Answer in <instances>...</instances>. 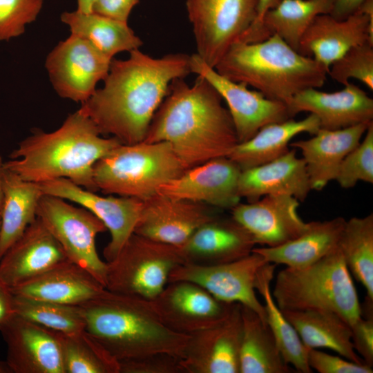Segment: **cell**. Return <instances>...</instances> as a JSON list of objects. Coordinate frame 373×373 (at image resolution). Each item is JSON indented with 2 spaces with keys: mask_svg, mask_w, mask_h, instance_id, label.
Returning a JSON list of instances; mask_svg holds the SVG:
<instances>
[{
  "mask_svg": "<svg viewBox=\"0 0 373 373\" xmlns=\"http://www.w3.org/2000/svg\"><path fill=\"white\" fill-rule=\"evenodd\" d=\"M37 217L59 243L68 259L84 268L104 287L106 262L96 248L97 236L107 230L104 223L84 207H76L61 198L43 194Z\"/></svg>",
  "mask_w": 373,
  "mask_h": 373,
  "instance_id": "10",
  "label": "cell"
},
{
  "mask_svg": "<svg viewBox=\"0 0 373 373\" xmlns=\"http://www.w3.org/2000/svg\"><path fill=\"white\" fill-rule=\"evenodd\" d=\"M151 302L166 327L187 336L220 323L236 303L219 300L199 285L186 280L168 283Z\"/></svg>",
  "mask_w": 373,
  "mask_h": 373,
  "instance_id": "15",
  "label": "cell"
},
{
  "mask_svg": "<svg viewBox=\"0 0 373 373\" xmlns=\"http://www.w3.org/2000/svg\"><path fill=\"white\" fill-rule=\"evenodd\" d=\"M328 75L343 86L354 78L373 90V44L367 41L350 48L332 63Z\"/></svg>",
  "mask_w": 373,
  "mask_h": 373,
  "instance_id": "40",
  "label": "cell"
},
{
  "mask_svg": "<svg viewBox=\"0 0 373 373\" xmlns=\"http://www.w3.org/2000/svg\"><path fill=\"white\" fill-rule=\"evenodd\" d=\"M338 247L350 274L373 300V214L346 220Z\"/></svg>",
  "mask_w": 373,
  "mask_h": 373,
  "instance_id": "36",
  "label": "cell"
},
{
  "mask_svg": "<svg viewBox=\"0 0 373 373\" xmlns=\"http://www.w3.org/2000/svg\"><path fill=\"white\" fill-rule=\"evenodd\" d=\"M222 210L156 193L144 201L134 233L181 247L202 225L217 218Z\"/></svg>",
  "mask_w": 373,
  "mask_h": 373,
  "instance_id": "18",
  "label": "cell"
},
{
  "mask_svg": "<svg viewBox=\"0 0 373 373\" xmlns=\"http://www.w3.org/2000/svg\"><path fill=\"white\" fill-rule=\"evenodd\" d=\"M186 169L169 143L119 144L98 160L93 179L104 194L146 200Z\"/></svg>",
  "mask_w": 373,
  "mask_h": 373,
  "instance_id": "7",
  "label": "cell"
},
{
  "mask_svg": "<svg viewBox=\"0 0 373 373\" xmlns=\"http://www.w3.org/2000/svg\"><path fill=\"white\" fill-rule=\"evenodd\" d=\"M67 260L59 243L37 217L0 258V278L12 288Z\"/></svg>",
  "mask_w": 373,
  "mask_h": 373,
  "instance_id": "23",
  "label": "cell"
},
{
  "mask_svg": "<svg viewBox=\"0 0 373 373\" xmlns=\"http://www.w3.org/2000/svg\"><path fill=\"white\" fill-rule=\"evenodd\" d=\"M44 0H0V41L21 35L26 26L35 21Z\"/></svg>",
  "mask_w": 373,
  "mask_h": 373,
  "instance_id": "41",
  "label": "cell"
},
{
  "mask_svg": "<svg viewBox=\"0 0 373 373\" xmlns=\"http://www.w3.org/2000/svg\"><path fill=\"white\" fill-rule=\"evenodd\" d=\"M354 349L363 363L373 365V318L361 316L351 326Z\"/></svg>",
  "mask_w": 373,
  "mask_h": 373,
  "instance_id": "44",
  "label": "cell"
},
{
  "mask_svg": "<svg viewBox=\"0 0 373 373\" xmlns=\"http://www.w3.org/2000/svg\"><path fill=\"white\" fill-rule=\"evenodd\" d=\"M282 0H258L257 17L246 34L242 42H258L262 41V23L265 14L278 6Z\"/></svg>",
  "mask_w": 373,
  "mask_h": 373,
  "instance_id": "46",
  "label": "cell"
},
{
  "mask_svg": "<svg viewBox=\"0 0 373 373\" xmlns=\"http://www.w3.org/2000/svg\"><path fill=\"white\" fill-rule=\"evenodd\" d=\"M191 73L205 79L227 105L238 143L252 137L262 126L291 118L287 105L270 99L244 83L236 82L218 73L196 54L190 56Z\"/></svg>",
  "mask_w": 373,
  "mask_h": 373,
  "instance_id": "12",
  "label": "cell"
},
{
  "mask_svg": "<svg viewBox=\"0 0 373 373\" xmlns=\"http://www.w3.org/2000/svg\"><path fill=\"white\" fill-rule=\"evenodd\" d=\"M241 316L240 373L291 372L267 324L256 312L242 305Z\"/></svg>",
  "mask_w": 373,
  "mask_h": 373,
  "instance_id": "32",
  "label": "cell"
},
{
  "mask_svg": "<svg viewBox=\"0 0 373 373\" xmlns=\"http://www.w3.org/2000/svg\"><path fill=\"white\" fill-rule=\"evenodd\" d=\"M111 60L87 39L71 34L48 55L45 66L56 93L82 104L107 76Z\"/></svg>",
  "mask_w": 373,
  "mask_h": 373,
  "instance_id": "11",
  "label": "cell"
},
{
  "mask_svg": "<svg viewBox=\"0 0 373 373\" xmlns=\"http://www.w3.org/2000/svg\"><path fill=\"white\" fill-rule=\"evenodd\" d=\"M214 68L230 80L285 104L305 89L322 87L329 71L276 34L262 41L233 44Z\"/></svg>",
  "mask_w": 373,
  "mask_h": 373,
  "instance_id": "5",
  "label": "cell"
},
{
  "mask_svg": "<svg viewBox=\"0 0 373 373\" xmlns=\"http://www.w3.org/2000/svg\"><path fill=\"white\" fill-rule=\"evenodd\" d=\"M367 41L373 44V0L344 19L317 16L302 36L298 52L329 69L350 48Z\"/></svg>",
  "mask_w": 373,
  "mask_h": 373,
  "instance_id": "17",
  "label": "cell"
},
{
  "mask_svg": "<svg viewBox=\"0 0 373 373\" xmlns=\"http://www.w3.org/2000/svg\"><path fill=\"white\" fill-rule=\"evenodd\" d=\"M256 242L249 232L231 216L202 225L180 247L184 264L213 266L249 255Z\"/></svg>",
  "mask_w": 373,
  "mask_h": 373,
  "instance_id": "24",
  "label": "cell"
},
{
  "mask_svg": "<svg viewBox=\"0 0 373 373\" xmlns=\"http://www.w3.org/2000/svg\"><path fill=\"white\" fill-rule=\"evenodd\" d=\"M10 372L64 373L55 331L14 314L1 329Z\"/></svg>",
  "mask_w": 373,
  "mask_h": 373,
  "instance_id": "20",
  "label": "cell"
},
{
  "mask_svg": "<svg viewBox=\"0 0 373 373\" xmlns=\"http://www.w3.org/2000/svg\"><path fill=\"white\" fill-rule=\"evenodd\" d=\"M10 288L0 278V330L15 314Z\"/></svg>",
  "mask_w": 373,
  "mask_h": 373,
  "instance_id": "47",
  "label": "cell"
},
{
  "mask_svg": "<svg viewBox=\"0 0 373 373\" xmlns=\"http://www.w3.org/2000/svg\"><path fill=\"white\" fill-rule=\"evenodd\" d=\"M368 0H335L329 15L337 19H344L358 11Z\"/></svg>",
  "mask_w": 373,
  "mask_h": 373,
  "instance_id": "48",
  "label": "cell"
},
{
  "mask_svg": "<svg viewBox=\"0 0 373 373\" xmlns=\"http://www.w3.org/2000/svg\"><path fill=\"white\" fill-rule=\"evenodd\" d=\"M61 20L68 26L72 35L87 39L111 59L121 52L140 49L143 44L127 21L93 12H64Z\"/></svg>",
  "mask_w": 373,
  "mask_h": 373,
  "instance_id": "33",
  "label": "cell"
},
{
  "mask_svg": "<svg viewBox=\"0 0 373 373\" xmlns=\"http://www.w3.org/2000/svg\"><path fill=\"white\" fill-rule=\"evenodd\" d=\"M1 187L0 258L36 220L38 202L43 195L37 183L23 180L3 166Z\"/></svg>",
  "mask_w": 373,
  "mask_h": 373,
  "instance_id": "31",
  "label": "cell"
},
{
  "mask_svg": "<svg viewBox=\"0 0 373 373\" xmlns=\"http://www.w3.org/2000/svg\"><path fill=\"white\" fill-rule=\"evenodd\" d=\"M258 0H186L197 52L215 68L257 17Z\"/></svg>",
  "mask_w": 373,
  "mask_h": 373,
  "instance_id": "9",
  "label": "cell"
},
{
  "mask_svg": "<svg viewBox=\"0 0 373 373\" xmlns=\"http://www.w3.org/2000/svg\"><path fill=\"white\" fill-rule=\"evenodd\" d=\"M241 305L220 323L189 336L181 358L184 373H240Z\"/></svg>",
  "mask_w": 373,
  "mask_h": 373,
  "instance_id": "19",
  "label": "cell"
},
{
  "mask_svg": "<svg viewBox=\"0 0 373 373\" xmlns=\"http://www.w3.org/2000/svg\"><path fill=\"white\" fill-rule=\"evenodd\" d=\"M276 265L267 262L258 270L255 282V289L264 299L266 323L271 331L285 361L291 365L299 372L310 373L312 369L307 363L309 350L299 335L287 320L276 305L271 291Z\"/></svg>",
  "mask_w": 373,
  "mask_h": 373,
  "instance_id": "34",
  "label": "cell"
},
{
  "mask_svg": "<svg viewBox=\"0 0 373 373\" xmlns=\"http://www.w3.org/2000/svg\"><path fill=\"white\" fill-rule=\"evenodd\" d=\"M335 180L343 189L352 188L358 181L373 183V122L363 140L343 160Z\"/></svg>",
  "mask_w": 373,
  "mask_h": 373,
  "instance_id": "39",
  "label": "cell"
},
{
  "mask_svg": "<svg viewBox=\"0 0 373 373\" xmlns=\"http://www.w3.org/2000/svg\"><path fill=\"white\" fill-rule=\"evenodd\" d=\"M267 262L262 255L252 251L244 258L222 265L182 264L171 271L169 283H195L219 300L239 303L251 309L266 323L265 309L256 294L255 282L258 270Z\"/></svg>",
  "mask_w": 373,
  "mask_h": 373,
  "instance_id": "13",
  "label": "cell"
},
{
  "mask_svg": "<svg viewBox=\"0 0 373 373\" xmlns=\"http://www.w3.org/2000/svg\"><path fill=\"white\" fill-rule=\"evenodd\" d=\"M182 264L179 247L133 233L106 262L105 288L152 300L168 284L171 271Z\"/></svg>",
  "mask_w": 373,
  "mask_h": 373,
  "instance_id": "8",
  "label": "cell"
},
{
  "mask_svg": "<svg viewBox=\"0 0 373 373\" xmlns=\"http://www.w3.org/2000/svg\"><path fill=\"white\" fill-rule=\"evenodd\" d=\"M64 373H119L117 360L86 329L56 332Z\"/></svg>",
  "mask_w": 373,
  "mask_h": 373,
  "instance_id": "37",
  "label": "cell"
},
{
  "mask_svg": "<svg viewBox=\"0 0 373 373\" xmlns=\"http://www.w3.org/2000/svg\"><path fill=\"white\" fill-rule=\"evenodd\" d=\"M0 228H1V215H0Z\"/></svg>",
  "mask_w": 373,
  "mask_h": 373,
  "instance_id": "52",
  "label": "cell"
},
{
  "mask_svg": "<svg viewBox=\"0 0 373 373\" xmlns=\"http://www.w3.org/2000/svg\"><path fill=\"white\" fill-rule=\"evenodd\" d=\"M307 363L310 368L320 373H372V368L317 349H309Z\"/></svg>",
  "mask_w": 373,
  "mask_h": 373,
  "instance_id": "43",
  "label": "cell"
},
{
  "mask_svg": "<svg viewBox=\"0 0 373 373\" xmlns=\"http://www.w3.org/2000/svg\"><path fill=\"white\" fill-rule=\"evenodd\" d=\"M79 307L85 329L119 365L156 354L183 355L189 336L166 327L151 300L105 288Z\"/></svg>",
  "mask_w": 373,
  "mask_h": 373,
  "instance_id": "4",
  "label": "cell"
},
{
  "mask_svg": "<svg viewBox=\"0 0 373 373\" xmlns=\"http://www.w3.org/2000/svg\"><path fill=\"white\" fill-rule=\"evenodd\" d=\"M289 149L279 157L241 171L238 193L247 202L271 194H284L303 202L312 190L305 164Z\"/></svg>",
  "mask_w": 373,
  "mask_h": 373,
  "instance_id": "26",
  "label": "cell"
},
{
  "mask_svg": "<svg viewBox=\"0 0 373 373\" xmlns=\"http://www.w3.org/2000/svg\"><path fill=\"white\" fill-rule=\"evenodd\" d=\"M190 60L182 53L155 58L140 49L129 52L126 59H113L104 86L78 110L101 135L123 144L143 142L171 82L191 73Z\"/></svg>",
  "mask_w": 373,
  "mask_h": 373,
  "instance_id": "1",
  "label": "cell"
},
{
  "mask_svg": "<svg viewBox=\"0 0 373 373\" xmlns=\"http://www.w3.org/2000/svg\"><path fill=\"white\" fill-rule=\"evenodd\" d=\"M96 0H77V10L83 13H90Z\"/></svg>",
  "mask_w": 373,
  "mask_h": 373,
  "instance_id": "49",
  "label": "cell"
},
{
  "mask_svg": "<svg viewBox=\"0 0 373 373\" xmlns=\"http://www.w3.org/2000/svg\"><path fill=\"white\" fill-rule=\"evenodd\" d=\"M299 204L291 195H267L254 202L238 203L231 210V216L249 232L256 244L274 247L307 229L309 222L299 216Z\"/></svg>",
  "mask_w": 373,
  "mask_h": 373,
  "instance_id": "21",
  "label": "cell"
},
{
  "mask_svg": "<svg viewBox=\"0 0 373 373\" xmlns=\"http://www.w3.org/2000/svg\"><path fill=\"white\" fill-rule=\"evenodd\" d=\"M119 373H184L181 358L156 354L119 364Z\"/></svg>",
  "mask_w": 373,
  "mask_h": 373,
  "instance_id": "42",
  "label": "cell"
},
{
  "mask_svg": "<svg viewBox=\"0 0 373 373\" xmlns=\"http://www.w3.org/2000/svg\"><path fill=\"white\" fill-rule=\"evenodd\" d=\"M104 289L87 270L67 260L10 290L14 295L79 305Z\"/></svg>",
  "mask_w": 373,
  "mask_h": 373,
  "instance_id": "27",
  "label": "cell"
},
{
  "mask_svg": "<svg viewBox=\"0 0 373 373\" xmlns=\"http://www.w3.org/2000/svg\"><path fill=\"white\" fill-rule=\"evenodd\" d=\"M316 115L310 113L305 118H292L262 126L252 137L239 142L227 156L241 170L256 166L284 155L289 151L291 140L297 135L307 133L314 135L319 129Z\"/></svg>",
  "mask_w": 373,
  "mask_h": 373,
  "instance_id": "29",
  "label": "cell"
},
{
  "mask_svg": "<svg viewBox=\"0 0 373 373\" xmlns=\"http://www.w3.org/2000/svg\"><path fill=\"white\" fill-rule=\"evenodd\" d=\"M37 184L43 194L77 203L104 223L111 234V240L103 251L106 262L117 256L134 233L143 207V200L115 195L102 196L66 178Z\"/></svg>",
  "mask_w": 373,
  "mask_h": 373,
  "instance_id": "14",
  "label": "cell"
},
{
  "mask_svg": "<svg viewBox=\"0 0 373 373\" xmlns=\"http://www.w3.org/2000/svg\"><path fill=\"white\" fill-rule=\"evenodd\" d=\"M184 78L171 82L155 113L144 142H165L186 169L227 157L238 143L222 99L203 77L191 86Z\"/></svg>",
  "mask_w": 373,
  "mask_h": 373,
  "instance_id": "2",
  "label": "cell"
},
{
  "mask_svg": "<svg viewBox=\"0 0 373 373\" xmlns=\"http://www.w3.org/2000/svg\"><path fill=\"white\" fill-rule=\"evenodd\" d=\"M286 105L291 118L301 112L316 115L323 129L337 130L373 121V99L350 82L333 93L305 89Z\"/></svg>",
  "mask_w": 373,
  "mask_h": 373,
  "instance_id": "22",
  "label": "cell"
},
{
  "mask_svg": "<svg viewBox=\"0 0 373 373\" xmlns=\"http://www.w3.org/2000/svg\"><path fill=\"white\" fill-rule=\"evenodd\" d=\"M138 1L139 0H96L92 12L127 21L132 9Z\"/></svg>",
  "mask_w": 373,
  "mask_h": 373,
  "instance_id": "45",
  "label": "cell"
},
{
  "mask_svg": "<svg viewBox=\"0 0 373 373\" xmlns=\"http://www.w3.org/2000/svg\"><path fill=\"white\" fill-rule=\"evenodd\" d=\"M10 372V370L6 363V362L0 361V373Z\"/></svg>",
  "mask_w": 373,
  "mask_h": 373,
  "instance_id": "51",
  "label": "cell"
},
{
  "mask_svg": "<svg viewBox=\"0 0 373 373\" xmlns=\"http://www.w3.org/2000/svg\"><path fill=\"white\" fill-rule=\"evenodd\" d=\"M3 160L1 157L0 156V215L2 210V206H3V191L1 187V175H2V170H3Z\"/></svg>",
  "mask_w": 373,
  "mask_h": 373,
  "instance_id": "50",
  "label": "cell"
},
{
  "mask_svg": "<svg viewBox=\"0 0 373 373\" xmlns=\"http://www.w3.org/2000/svg\"><path fill=\"white\" fill-rule=\"evenodd\" d=\"M372 122L337 130L320 128L309 139L290 143L289 146L301 151L312 190L321 191L335 180L343 160L360 143Z\"/></svg>",
  "mask_w": 373,
  "mask_h": 373,
  "instance_id": "25",
  "label": "cell"
},
{
  "mask_svg": "<svg viewBox=\"0 0 373 373\" xmlns=\"http://www.w3.org/2000/svg\"><path fill=\"white\" fill-rule=\"evenodd\" d=\"M271 294L281 310L332 312L350 326L361 317L357 291L338 245L306 267L280 270Z\"/></svg>",
  "mask_w": 373,
  "mask_h": 373,
  "instance_id": "6",
  "label": "cell"
},
{
  "mask_svg": "<svg viewBox=\"0 0 373 373\" xmlns=\"http://www.w3.org/2000/svg\"><path fill=\"white\" fill-rule=\"evenodd\" d=\"M281 312L307 348H328L346 359L365 364L354 349L351 326L337 314L314 310Z\"/></svg>",
  "mask_w": 373,
  "mask_h": 373,
  "instance_id": "30",
  "label": "cell"
},
{
  "mask_svg": "<svg viewBox=\"0 0 373 373\" xmlns=\"http://www.w3.org/2000/svg\"><path fill=\"white\" fill-rule=\"evenodd\" d=\"M13 310L15 314L56 332L73 333L86 327L79 305L14 295Z\"/></svg>",
  "mask_w": 373,
  "mask_h": 373,
  "instance_id": "38",
  "label": "cell"
},
{
  "mask_svg": "<svg viewBox=\"0 0 373 373\" xmlns=\"http://www.w3.org/2000/svg\"><path fill=\"white\" fill-rule=\"evenodd\" d=\"M102 135L95 123L77 110L52 132L34 130L10 153L3 166L27 181L66 178L97 192L94 164L121 144L113 137Z\"/></svg>",
  "mask_w": 373,
  "mask_h": 373,
  "instance_id": "3",
  "label": "cell"
},
{
  "mask_svg": "<svg viewBox=\"0 0 373 373\" xmlns=\"http://www.w3.org/2000/svg\"><path fill=\"white\" fill-rule=\"evenodd\" d=\"M335 0H282L262 23V41L276 34L298 51L304 32L320 15L329 14Z\"/></svg>",
  "mask_w": 373,
  "mask_h": 373,
  "instance_id": "35",
  "label": "cell"
},
{
  "mask_svg": "<svg viewBox=\"0 0 373 373\" xmlns=\"http://www.w3.org/2000/svg\"><path fill=\"white\" fill-rule=\"evenodd\" d=\"M241 169L228 157L210 160L186 169L176 178L161 185L157 193L231 210L240 202L238 181Z\"/></svg>",
  "mask_w": 373,
  "mask_h": 373,
  "instance_id": "16",
  "label": "cell"
},
{
  "mask_svg": "<svg viewBox=\"0 0 373 373\" xmlns=\"http://www.w3.org/2000/svg\"><path fill=\"white\" fill-rule=\"evenodd\" d=\"M345 222L342 217L310 222L307 229L298 237L277 247H254L252 251L262 255L269 263L304 268L338 247Z\"/></svg>",
  "mask_w": 373,
  "mask_h": 373,
  "instance_id": "28",
  "label": "cell"
}]
</instances>
